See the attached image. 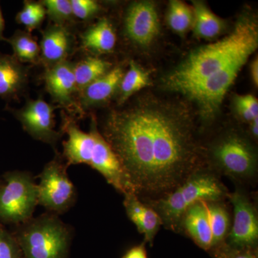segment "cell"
I'll return each mask as SVG.
<instances>
[{
	"mask_svg": "<svg viewBox=\"0 0 258 258\" xmlns=\"http://www.w3.org/2000/svg\"><path fill=\"white\" fill-rule=\"evenodd\" d=\"M100 132L143 202L165 196L206 166L191 113L152 95L112 111Z\"/></svg>",
	"mask_w": 258,
	"mask_h": 258,
	"instance_id": "6da1fadb",
	"label": "cell"
},
{
	"mask_svg": "<svg viewBox=\"0 0 258 258\" xmlns=\"http://www.w3.org/2000/svg\"><path fill=\"white\" fill-rule=\"evenodd\" d=\"M257 47V20L249 15H242L227 36L191 51L163 78L162 85L168 91L181 93L193 101L202 118L210 121Z\"/></svg>",
	"mask_w": 258,
	"mask_h": 258,
	"instance_id": "7a4b0ae2",
	"label": "cell"
},
{
	"mask_svg": "<svg viewBox=\"0 0 258 258\" xmlns=\"http://www.w3.org/2000/svg\"><path fill=\"white\" fill-rule=\"evenodd\" d=\"M62 132L68 134L67 140L62 143V157L68 166L87 164L100 173L118 192L134 193L119 160L100 132L95 117L91 118L88 133L67 118H63Z\"/></svg>",
	"mask_w": 258,
	"mask_h": 258,
	"instance_id": "3957f363",
	"label": "cell"
},
{
	"mask_svg": "<svg viewBox=\"0 0 258 258\" xmlns=\"http://www.w3.org/2000/svg\"><path fill=\"white\" fill-rule=\"evenodd\" d=\"M230 191L222 183L220 176L205 166L195 171L165 196L144 203L157 212L162 226L179 233L181 218L190 207L200 201L227 200Z\"/></svg>",
	"mask_w": 258,
	"mask_h": 258,
	"instance_id": "277c9868",
	"label": "cell"
},
{
	"mask_svg": "<svg viewBox=\"0 0 258 258\" xmlns=\"http://www.w3.org/2000/svg\"><path fill=\"white\" fill-rule=\"evenodd\" d=\"M205 165L237 186L253 184L257 177V152L248 137L237 130L220 134L204 147Z\"/></svg>",
	"mask_w": 258,
	"mask_h": 258,
	"instance_id": "5b68a950",
	"label": "cell"
},
{
	"mask_svg": "<svg viewBox=\"0 0 258 258\" xmlns=\"http://www.w3.org/2000/svg\"><path fill=\"white\" fill-rule=\"evenodd\" d=\"M10 230L25 258H68L74 235L72 226L46 212Z\"/></svg>",
	"mask_w": 258,
	"mask_h": 258,
	"instance_id": "8992f818",
	"label": "cell"
},
{
	"mask_svg": "<svg viewBox=\"0 0 258 258\" xmlns=\"http://www.w3.org/2000/svg\"><path fill=\"white\" fill-rule=\"evenodd\" d=\"M37 205V184L31 173L10 171L0 177V223L15 226L28 221Z\"/></svg>",
	"mask_w": 258,
	"mask_h": 258,
	"instance_id": "52a82bcc",
	"label": "cell"
},
{
	"mask_svg": "<svg viewBox=\"0 0 258 258\" xmlns=\"http://www.w3.org/2000/svg\"><path fill=\"white\" fill-rule=\"evenodd\" d=\"M68 167L62 156L56 154L38 176V205L58 216L69 211L77 200V191L68 175Z\"/></svg>",
	"mask_w": 258,
	"mask_h": 258,
	"instance_id": "ba28073f",
	"label": "cell"
},
{
	"mask_svg": "<svg viewBox=\"0 0 258 258\" xmlns=\"http://www.w3.org/2000/svg\"><path fill=\"white\" fill-rule=\"evenodd\" d=\"M227 200L233 209V218L225 242L232 247L257 249L258 214L255 202L242 186L230 192Z\"/></svg>",
	"mask_w": 258,
	"mask_h": 258,
	"instance_id": "9c48e42d",
	"label": "cell"
},
{
	"mask_svg": "<svg viewBox=\"0 0 258 258\" xmlns=\"http://www.w3.org/2000/svg\"><path fill=\"white\" fill-rule=\"evenodd\" d=\"M55 108L42 97L30 99L20 109H11L25 132L34 139L55 147L62 137V132L55 129Z\"/></svg>",
	"mask_w": 258,
	"mask_h": 258,
	"instance_id": "30bf717a",
	"label": "cell"
},
{
	"mask_svg": "<svg viewBox=\"0 0 258 258\" xmlns=\"http://www.w3.org/2000/svg\"><path fill=\"white\" fill-rule=\"evenodd\" d=\"M125 33L134 45L145 47L152 45L160 32V23L155 5L152 2L132 3L127 10Z\"/></svg>",
	"mask_w": 258,
	"mask_h": 258,
	"instance_id": "8fae6325",
	"label": "cell"
},
{
	"mask_svg": "<svg viewBox=\"0 0 258 258\" xmlns=\"http://www.w3.org/2000/svg\"><path fill=\"white\" fill-rule=\"evenodd\" d=\"M43 79L52 101L64 108L75 107L74 95L77 88L74 63L67 60L47 68Z\"/></svg>",
	"mask_w": 258,
	"mask_h": 258,
	"instance_id": "7c38bea8",
	"label": "cell"
},
{
	"mask_svg": "<svg viewBox=\"0 0 258 258\" xmlns=\"http://www.w3.org/2000/svg\"><path fill=\"white\" fill-rule=\"evenodd\" d=\"M74 38L62 25H48L42 32L40 60L45 69L67 60L74 48Z\"/></svg>",
	"mask_w": 258,
	"mask_h": 258,
	"instance_id": "4fadbf2b",
	"label": "cell"
},
{
	"mask_svg": "<svg viewBox=\"0 0 258 258\" xmlns=\"http://www.w3.org/2000/svg\"><path fill=\"white\" fill-rule=\"evenodd\" d=\"M180 232L185 233L200 248L210 251L212 233L206 201L199 202L185 212L180 222Z\"/></svg>",
	"mask_w": 258,
	"mask_h": 258,
	"instance_id": "5bb4252c",
	"label": "cell"
},
{
	"mask_svg": "<svg viewBox=\"0 0 258 258\" xmlns=\"http://www.w3.org/2000/svg\"><path fill=\"white\" fill-rule=\"evenodd\" d=\"M123 195V206L129 220L137 227L139 233L143 234L144 242L152 246L154 238L162 226L160 217L135 194L128 192Z\"/></svg>",
	"mask_w": 258,
	"mask_h": 258,
	"instance_id": "9a60e30c",
	"label": "cell"
},
{
	"mask_svg": "<svg viewBox=\"0 0 258 258\" xmlns=\"http://www.w3.org/2000/svg\"><path fill=\"white\" fill-rule=\"evenodd\" d=\"M28 83V69L14 56L0 52V98L18 100Z\"/></svg>",
	"mask_w": 258,
	"mask_h": 258,
	"instance_id": "2e32d148",
	"label": "cell"
},
{
	"mask_svg": "<svg viewBox=\"0 0 258 258\" xmlns=\"http://www.w3.org/2000/svg\"><path fill=\"white\" fill-rule=\"evenodd\" d=\"M123 74L121 67H115L83 88L80 92V106L90 108L109 101L119 88Z\"/></svg>",
	"mask_w": 258,
	"mask_h": 258,
	"instance_id": "e0dca14e",
	"label": "cell"
},
{
	"mask_svg": "<svg viewBox=\"0 0 258 258\" xmlns=\"http://www.w3.org/2000/svg\"><path fill=\"white\" fill-rule=\"evenodd\" d=\"M116 35L111 22L100 19L81 35V45L85 50L96 54L108 53L114 49Z\"/></svg>",
	"mask_w": 258,
	"mask_h": 258,
	"instance_id": "ac0fdd59",
	"label": "cell"
},
{
	"mask_svg": "<svg viewBox=\"0 0 258 258\" xmlns=\"http://www.w3.org/2000/svg\"><path fill=\"white\" fill-rule=\"evenodd\" d=\"M193 31L195 36L204 40H212L222 35L227 24L202 1H192Z\"/></svg>",
	"mask_w": 258,
	"mask_h": 258,
	"instance_id": "d6986e66",
	"label": "cell"
},
{
	"mask_svg": "<svg viewBox=\"0 0 258 258\" xmlns=\"http://www.w3.org/2000/svg\"><path fill=\"white\" fill-rule=\"evenodd\" d=\"M206 206L211 225L212 248L225 243L230 232L232 219L225 200L206 201Z\"/></svg>",
	"mask_w": 258,
	"mask_h": 258,
	"instance_id": "ffe728a7",
	"label": "cell"
},
{
	"mask_svg": "<svg viewBox=\"0 0 258 258\" xmlns=\"http://www.w3.org/2000/svg\"><path fill=\"white\" fill-rule=\"evenodd\" d=\"M5 41L11 45L13 56L20 62L38 64L40 60V47L35 39L28 32L16 30Z\"/></svg>",
	"mask_w": 258,
	"mask_h": 258,
	"instance_id": "44dd1931",
	"label": "cell"
},
{
	"mask_svg": "<svg viewBox=\"0 0 258 258\" xmlns=\"http://www.w3.org/2000/svg\"><path fill=\"white\" fill-rule=\"evenodd\" d=\"M111 64L96 57H88L74 64V75L77 91L91 84L111 70Z\"/></svg>",
	"mask_w": 258,
	"mask_h": 258,
	"instance_id": "7402d4cb",
	"label": "cell"
},
{
	"mask_svg": "<svg viewBox=\"0 0 258 258\" xmlns=\"http://www.w3.org/2000/svg\"><path fill=\"white\" fill-rule=\"evenodd\" d=\"M149 74L134 61L129 64V69L120 81L119 86V104H123L136 93L142 88L150 86Z\"/></svg>",
	"mask_w": 258,
	"mask_h": 258,
	"instance_id": "603a6c76",
	"label": "cell"
},
{
	"mask_svg": "<svg viewBox=\"0 0 258 258\" xmlns=\"http://www.w3.org/2000/svg\"><path fill=\"white\" fill-rule=\"evenodd\" d=\"M166 20L173 31L179 35H184L192 29V8L179 0H172L169 3Z\"/></svg>",
	"mask_w": 258,
	"mask_h": 258,
	"instance_id": "cb8c5ba5",
	"label": "cell"
},
{
	"mask_svg": "<svg viewBox=\"0 0 258 258\" xmlns=\"http://www.w3.org/2000/svg\"><path fill=\"white\" fill-rule=\"evenodd\" d=\"M46 15V10L40 2L25 1L23 8L16 15V21L31 33L41 27Z\"/></svg>",
	"mask_w": 258,
	"mask_h": 258,
	"instance_id": "d4e9b609",
	"label": "cell"
},
{
	"mask_svg": "<svg viewBox=\"0 0 258 258\" xmlns=\"http://www.w3.org/2000/svg\"><path fill=\"white\" fill-rule=\"evenodd\" d=\"M40 3L45 7L49 19L55 25L66 26V24L74 20L71 0H43Z\"/></svg>",
	"mask_w": 258,
	"mask_h": 258,
	"instance_id": "484cf974",
	"label": "cell"
},
{
	"mask_svg": "<svg viewBox=\"0 0 258 258\" xmlns=\"http://www.w3.org/2000/svg\"><path fill=\"white\" fill-rule=\"evenodd\" d=\"M0 258H25L11 231L0 223Z\"/></svg>",
	"mask_w": 258,
	"mask_h": 258,
	"instance_id": "4316f807",
	"label": "cell"
},
{
	"mask_svg": "<svg viewBox=\"0 0 258 258\" xmlns=\"http://www.w3.org/2000/svg\"><path fill=\"white\" fill-rule=\"evenodd\" d=\"M209 253L213 258H258L257 249L232 247L226 242L212 247Z\"/></svg>",
	"mask_w": 258,
	"mask_h": 258,
	"instance_id": "83f0119b",
	"label": "cell"
},
{
	"mask_svg": "<svg viewBox=\"0 0 258 258\" xmlns=\"http://www.w3.org/2000/svg\"><path fill=\"white\" fill-rule=\"evenodd\" d=\"M235 106L237 113L244 121L250 123L258 118V101L252 95L236 96Z\"/></svg>",
	"mask_w": 258,
	"mask_h": 258,
	"instance_id": "f1b7e54d",
	"label": "cell"
},
{
	"mask_svg": "<svg viewBox=\"0 0 258 258\" xmlns=\"http://www.w3.org/2000/svg\"><path fill=\"white\" fill-rule=\"evenodd\" d=\"M74 18L89 20L101 10V6L94 0H71Z\"/></svg>",
	"mask_w": 258,
	"mask_h": 258,
	"instance_id": "f546056e",
	"label": "cell"
},
{
	"mask_svg": "<svg viewBox=\"0 0 258 258\" xmlns=\"http://www.w3.org/2000/svg\"><path fill=\"white\" fill-rule=\"evenodd\" d=\"M146 242L133 246L128 249L121 258H148L147 248H146Z\"/></svg>",
	"mask_w": 258,
	"mask_h": 258,
	"instance_id": "4dcf8cb0",
	"label": "cell"
},
{
	"mask_svg": "<svg viewBox=\"0 0 258 258\" xmlns=\"http://www.w3.org/2000/svg\"><path fill=\"white\" fill-rule=\"evenodd\" d=\"M251 76H252V81H253L254 86L257 87L258 86V60L256 57L250 66Z\"/></svg>",
	"mask_w": 258,
	"mask_h": 258,
	"instance_id": "1f68e13d",
	"label": "cell"
},
{
	"mask_svg": "<svg viewBox=\"0 0 258 258\" xmlns=\"http://www.w3.org/2000/svg\"><path fill=\"white\" fill-rule=\"evenodd\" d=\"M5 28V23L4 17H3V11L0 6V41H5L4 31Z\"/></svg>",
	"mask_w": 258,
	"mask_h": 258,
	"instance_id": "d6a6232c",
	"label": "cell"
},
{
	"mask_svg": "<svg viewBox=\"0 0 258 258\" xmlns=\"http://www.w3.org/2000/svg\"><path fill=\"white\" fill-rule=\"evenodd\" d=\"M258 118L252 120L250 123V136H252V138L255 139H257L258 137Z\"/></svg>",
	"mask_w": 258,
	"mask_h": 258,
	"instance_id": "836d02e7",
	"label": "cell"
}]
</instances>
